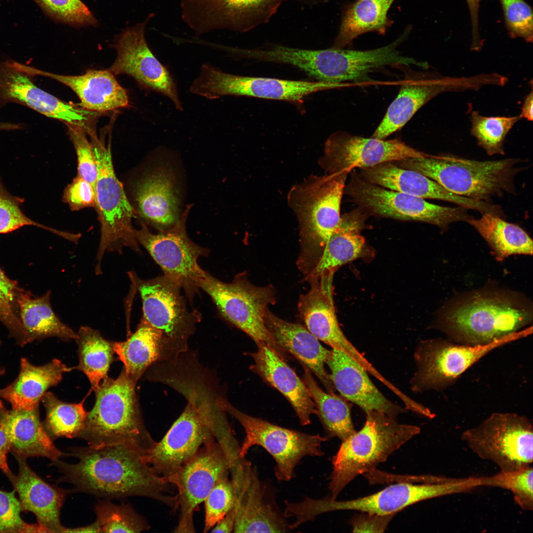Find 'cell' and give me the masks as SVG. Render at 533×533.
Instances as JSON below:
<instances>
[{
  "mask_svg": "<svg viewBox=\"0 0 533 533\" xmlns=\"http://www.w3.org/2000/svg\"><path fill=\"white\" fill-rule=\"evenodd\" d=\"M494 73L470 76H441L410 80L401 86L372 137L385 139L402 128L423 105L436 96L447 92L477 90L486 85H495Z\"/></svg>",
  "mask_w": 533,
  "mask_h": 533,
  "instance_id": "cell-21",
  "label": "cell"
},
{
  "mask_svg": "<svg viewBox=\"0 0 533 533\" xmlns=\"http://www.w3.org/2000/svg\"><path fill=\"white\" fill-rule=\"evenodd\" d=\"M218 404L224 411L235 418L244 430L240 456L245 457L251 447H262L274 459V474L279 481H289L294 478L296 466L305 457L324 455L322 444L328 439L326 436L286 428L252 417L222 398Z\"/></svg>",
  "mask_w": 533,
  "mask_h": 533,
  "instance_id": "cell-10",
  "label": "cell"
},
{
  "mask_svg": "<svg viewBox=\"0 0 533 533\" xmlns=\"http://www.w3.org/2000/svg\"><path fill=\"white\" fill-rule=\"evenodd\" d=\"M532 305L518 294L484 289L454 301L433 327L457 343L488 344L521 331L532 322Z\"/></svg>",
  "mask_w": 533,
  "mask_h": 533,
  "instance_id": "cell-2",
  "label": "cell"
},
{
  "mask_svg": "<svg viewBox=\"0 0 533 533\" xmlns=\"http://www.w3.org/2000/svg\"><path fill=\"white\" fill-rule=\"evenodd\" d=\"M265 321L274 340L313 372L326 391L334 393L335 389L330 374L325 367L331 350L325 348L305 326L283 320L268 308L266 310Z\"/></svg>",
  "mask_w": 533,
  "mask_h": 533,
  "instance_id": "cell-31",
  "label": "cell"
},
{
  "mask_svg": "<svg viewBox=\"0 0 533 533\" xmlns=\"http://www.w3.org/2000/svg\"><path fill=\"white\" fill-rule=\"evenodd\" d=\"M521 119L520 115L486 116L474 111L470 115V133L488 155H503L505 138L514 125Z\"/></svg>",
  "mask_w": 533,
  "mask_h": 533,
  "instance_id": "cell-43",
  "label": "cell"
},
{
  "mask_svg": "<svg viewBox=\"0 0 533 533\" xmlns=\"http://www.w3.org/2000/svg\"><path fill=\"white\" fill-rule=\"evenodd\" d=\"M469 10L472 26L471 48L478 50L482 45L479 30V9L480 0H466Z\"/></svg>",
  "mask_w": 533,
  "mask_h": 533,
  "instance_id": "cell-55",
  "label": "cell"
},
{
  "mask_svg": "<svg viewBox=\"0 0 533 533\" xmlns=\"http://www.w3.org/2000/svg\"><path fill=\"white\" fill-rule=\"evenodd\" d=\"M0 372H1V373H3V370H1V369H0Z\"/></svg>",
  "mask_w": 533,
  "mask_h": 533,
  "instance_id": "cell-62",
  "label": "cell"
},
{
  "mask_svg": "<svg viewBox=\"0 0 533 533\" xmlns=\"http://www.w3.org/2000/svg\"><path fill=\"white\" fill-rule=\"evenodd\" d=\"M268 0H186L185 16L194 28L226 27Z\"/></svg>",
  "mask_w": 533,
  "mask_h": 533,
  "instance_id": "cell-39",
  "label": "cell"
},
{
  "mask_svg": "<svg viewBox=\"0 0 533 533\" xmlns=\"http://www.w3.org/2000/svg\"><path fill=\"white\" fill-rule=\"evenodd\" d=\"M63 533H101V527L96 520L89 525L75 528L64 527Z\"/></svg>",
  "mask_w": 533,
  "mask_h": 533,
  "instance_id": "cell-59",
  "label": "cell"
},
{
  "mask_svg": "<svg viewBox=\"0 0 533 533\" xmlns=\"http://www.w3.org/2000/svg\"><path fill=\"white\" fill-rule=\"evenodd\" d=\"M349 174L342 171L311 175L288 193V205L296 217L299 230L297 265L304 276L340 221L342 198Z\"/></svg>",
  "mask_w": 533,
  "mask_h": 533,
  "instance_id": "cell-3",
  "label": "cell"
},
{
  "mask_svg": "<svg viewBox=\"0 0 533 533\" xmlns=\"http://www.w3.org/2000/svg\"><path fill=\"white\" fill-rule=\"evenodd\" d=\"M90 138L97 171L95 209L101 226V237L95 272L100 274L106 251H118L127 247L139 253L140 248L132 226L136 212L115 173L110 142L106 143L97 135Z\"/></svg>",
  "mask_w": 533,
  "mask_h": 533,
  "instance_id": "cell-7",
  "label": "cell"
},
{
  "mask_svg": "<svg viewBox=\"0 0 533 533\" xmlns=\"http://www.w3.org/2000/svg\"><path fill=\"white\" fill-rule=\"evenodd\" d=\"M472 487L468 478L435 477L413 484L399 482L373 494L347 500L331 497L320 498L317 508L321 513L338 510H355L381 515L395 514L406 507L425 500L469 491Z\"/></svg>",
  "mask_w": 533,
  "mask_h": 533,
  "instance_id": "cell-18",
  "label": "cell"
},
{
  "mask_svg": "<svg viewBox=\"0 0 533 533\" xmlns=\"http://www.w3.org/2000/svg\"><path fill=\"white\" fill-rule=\"evenodd\" d=\"M434 180L456 195L490 202L494 197L515 191L514 179L521 171L517 158L479 161L450 154L427 153L423 157L393 162Z\"/></svg>",
  "mask_w": 533,
  "mask_h": 533,
  "instance_id": "cell-5",
  "label": "cell"
},
{
  "mask_svg": "<svg viewBox=\"0 0 533 533\" xmlns=\"http://www.w3.org/2000/svg\"><path fill=\"white\" fill-rule=\"evenodd\" d=\"M353 517L350 523L353 532L382 533L395 514L381 515L360 512Z\"/></svg>",
  "mask_w": 533,
  "mask_h": 533,
  "instance_id": "cell-54",
  "label": "cell"
},
{
  "mask_svg": "<svg viewBox=\"0 0 533 533\" xmlns=\"http://www.w3.org/2000/svg\"><path fill=\"white\" fill-rule=\"evenodd\" d=\"M481 479L482 486L507 490L522 509L533 510V469L531 466L514 471H500L492 476L481 477Z\"/></svg>",
  "mask_w": 533,
  "mask_h": 533,
  "instance_id": "cell-45",
  "label": "cell"
},
{
  "mask_svg": "<svg viewBox=\"0 0 533 533\" xmlns=\"http://www.w3.org/2000/svg\"><path fill=\"white\" fill-rule=\"evenodd\" d=\"M198 286L210 296L226 320L256 344L267 345L286 360V351L272 338L265 321L266 309L276 301L272 285L253 284L245 273L238 274L230 282H224L206 271Z\"/></svg>",
  "mask_w": 533,
  "mask_h": 533,
  "instance_id": "cell-8",
  "label": "cell"
},
{
  "mask_svg": "<svg viewBox=\"0 0 533 533\" xmlns=\"http://www.w3.org/2000/svg\"><path fill=\"white\" fill-rule=\"evenodd\" d=\"M191 207L187 205L174 226L157 233L150 231L146 223L140 221V228L135 229V234L138 243L160 266L163 275L180 285L192 301L199 289L198 283L206 272L198 260L208 256L209 250L195 244L187 234L186 223Z\"/></svg>",
  "mask_w": 533,
  "mask_h": 533,
  "instance_id": "cell-13",
  "label": "cell"
},
{
  "mask_svg": "<svg viewBox=\"0 0 533 533\" xmlns=\"http://www.w3.org/2000/svg\"><path fill=\"white\" fill-rule=\"evenodd\" d=\"M41 401L46 410L43 424L53 441L63 437H78L88 415L83 406L84 400L79 403H68L59 400L53 393L47 391Z\"/></svg>",
  "mask_w": 533,
  "mask_h": 533,
  "instance_id": "cell-42",
  "label": "cell"
},
{
  "mask_svg": "<svg viewBox=\"0 0 533 533\" xmlns=\"http://www.w3.org/2000/svg\"><path fill=\"white\" fill-rule=\"evenodd\" d=\"M467 222L484 239L498 261L512 255L533 254V240L527 232L500 216L485 213L477 219L471 217Z\"/></svg>",
  "mask_w": 533,
  "mask_h": 533,
  "instance_id": "cell-38",
  "label": "cell"
},
{
  "mask_svg": "<svg viewBox=\"0 0 533 533\" xmlns=\"http://www.w3.org/2000/svg\"><path fill=\"white\" fill-rule=\"evenodd\" d=\"M344 86L343 83L235 75L205 63L191 84L190 90L208 99L230 95L244 96L300 103L310 94Z\"/></svg>",
  "mask_w": 533,
  "mask_h": 533,
  "instance_id": "cell-15",
  "label": "cell"
},
{
  "mask_svg": "<svg viewBox=\"0 0 533 533\" xmlns=\"http://www.w3.org/2000/svg\"><path fill=\"white\" fill-rule=\"evenodd\" d=\"M34 76L16 68L12 60L0 63V107L9 103L27 106L46 116L79 128L88 136L96 131L97 113L65 102L35 84Z\"/></svg>",
  "mask_w": 533,
  "mask_h": 533,
  "instance_id": "cell-22",
  "label": "cell"
},
{
  "mask_svg": "<svg viewBox=\"0 0 533 533\" xmlns=\"http://www.w3.org/2000/svg\"><path fill=\"white\" fill-rule=\"evenodd\" d=\"M55 22L75 27L96 26L98 21L81 0H33Z\"/></svg>",
  "mask_w": 533,
  "mask_h": 533,
  "instance_id": "cell-46",
  "label": "cell"
},
{
  "mask_svg": "<svg viewBox=\"0 0 533 533\" xmlns=\"http://www.w3.org/2000/svg\"><path fill=\"white\" fill-rule=\"evenodd\" d=\"M533 91L526 96L524 99L521 114H519L522 118H525L529 121H532L533 119Z\"/></svg>",
  "mask_w": 533,
  "mask_h": 533,
  "instance_id": "cell-58",
  "label": "cell"
},
{
  "mask_svg": "<svg viewBox=\"0 0 533 533\" xmlns=\"http://www.w3.org/2000/svg\"><path fill=\"white\" fill-rule=\"evenodd\" d=\"M462 440L479 457L508 472L529 466L533 460V429L527 417L513 413H494L476 426L466 429Z\"/></svg>",
  "mask_w": 533,
  "mask_h": 533,
  "instance_id": "cell-11",
  "label": "cell"
},
{
  "mask_svg": "<svg viewBox=\"0 0 533 533\" xmlns=\"http://www.w3.org/2000/svg\"><path fill=\"white\" fill-rule=\"evenodd\" d=\"M505 25L512 38H520L532 42L533 37V13L524 0H499Z\"/></svg>",
  "mask_w": 533,
  "mask_h": 533,
  "instance_id": "cell-50",
  "label": "cell"
},
{
  "mask_svg": "<svg viewBox=\"0 0 533 533\" xmlns=\"http://www.w3.org/2000/svg\"><path fill=\"white\" fill-rule=\"evenodd\" d=\"M134 182L133 207L137 215L158 231L168 229L178 221L182 213L181 189L170 164H154Z\"/></svg>",
  "mask_w": 533,
  "mask_h": 533,
  "instance_id": "cell-25",
  "label": "cell"
},
{
  "mask_svg": "<svg viewBox=\"0 0 533 533\" xmlns=\"http://www.w3.org/2000/svg\"><path fill=\"white\" fill-rule=\"evenodd\" d=\"M10 451L8 438L0 417V470L6 476L12 472L9 468L7 455Z\"/></svg>",
  "mask_w": 533,
  "mask_h": 533,
  "instance_id": "cell-56",
  "label": "cell"
},
{
  "mask_svg": "<svg viewBox=\"0 0 533 533\" xmlns=\"http://www.w3.org/2000/svg\"><path fill=\"white\" fill-rule=\"evenodd\" d=\"M395 0H356L345 10L333 47L343 48L368 32L384 35L393 24L387 14Z\"/></svg>",
  "mask_w": 533,
  "mask_h": 533,
  "instance_id": "cell-37",
  "label": "cell"
},
{
  "mask_svg": "<svg viewBox=\"0 0 533 533\" xmlns=\"http://www.w3.org/2000/svg\"><path fill=\"white\" fill-rule=\"evenodd\" d=\"M0 417L13 456L26 459L44 457L51 461L63 456L47 433L39 418L38 407L31 410H8L1 401Z\"/></svg>",
  "mask_w": 533,
  "mask_h": 533,
  "instance_id": "cell-33",
  "label": "cell"
},
{
  "mask_svg": "<svg viewBox=\"0 0 533 533\" xmlns=\"http://www.w3.org/2000/svg\"><path fill=\"white\" fill-rule=\"evenodd\" d=\"M77 334L79 363L75 368L86 375L94 391L108 377L115 353L114 342L88 326L80 327Z\"/></svg>",
  "mask_w": 533,
  "mask_h": 533,
  "instance_id": "cell-41",
  "label": "cell"
},
{
  "mask_svg": "<svg viewBox=\"0 0 533 533\" xmlns=\"http://www.w3.org/2000/svg\"><path fill=\"white\" fill-rule=\"evenodd\" d=\"M23 511L15 491L6 492L0 489V533H46L39 524H29L21 516Z\"/></svg>",
  "mask_w": 533,
  "mask_h": 533,
  "instance_id": "cell-51",
  "label": "cell"
},
{
  "mask_svg": "<svg viewBox=\"0 0 533 533\" xmlns=\"http://www.w3.org/2000/svg\"><path fill=\"white\" fill-rule=\"evenodd\" d=\"M344 193L368 217L429 224L446 231L451 224L471 218L468 209L429 203L425 199L372 184L353 171Z\"/></svg>",
  "mask_w": 533,
  "mask_h": 533,
  "instance_id": "cell-9",
  "label": "cell"
},
{
  "mask_svg": "<svg viewBox=\"0 0 533 533\" xmlns=\"http://www.w3.org/2000/svg\"><path fill=\"white\" fill-rule=\"evenodd\" d=\"M50 291L36 298L21 290L17 303L19 317L28 343L49 337L68 341L77 338V333L63 323L53 310Z\"/></svg>",
  "mask_w": 533,
  "mask_h": 533,
  "instance_id": "cell-36",
  "label": "cell"
},
{
  "mask_svg": "<svg viewBox=\"0 0 533 533\" xmlns=\"http://www.w3.org/2000/svg\"><path fill=\"white\" fill-rule=\"evenodd\" d=\"M1 320H2V317H1V312H0V321L1 322Z\"/></svg>",
  "mask_w": 533,
  "mask_h": 533,
  "instance_id": "cell-61",
  "label": "cell"
},
{
  "mask_svg": "<svg viewBox=\"0 0 533 533\" xmlns=\"http://www.w3.org/2000/svg\"><path fill=\"white\" fill-rule=\"evenodd\" d=\"M257 345V351L251 354L254 362L253 370L286 397L302 425L309 424L311 415L317 413L303 380L270 347L265 344Z\"/></svg>",
  "mask_w": 533,
  "mask_h": 533,
  "instance_id": "cell-32",
  "label": "cell"
},
{
  "mask_svg": "<svg viewBox=\"0 0 533 533\" xmlns=\"http://www.w3.org/2000/svg\"><path fill=\"white\" fill-rule=\"evenodd\" d=\"M427 155L398 139L385 140L365 138L339 131L330 135L324 144L319 166L326 173L347 171L372 167L379 164L423 157Z\"/></svg>",
  "mask_w": 533,
  "mask_h": 533,
  "instance_id": "cell-19",
  "label": "cell"
},
{
  "mask_svg": "<svg viewBox=\"0 0 533 533\" xmlns=\"http://www.w3.org/2000/svg\"><path fill=\"white\" fill-rule=\"evenodd\" d=\"M63 198L73 210L96 206L95 190L90 183L78 175L65 190Z\"/></svg>",
  "mask_w": 533,
  "mask_h": 533,
  "instance_id": "cell-53",
  "label": "cell"
},
{
  "mask_svg": "<svg viewBox=\"0 0 533 533\" xmlns=\"http://www.w3.org/2000/svg\"><path fill=\"white\" fill-rule=\"evenodd\" d=\"M24 199L8 192L0 177V234L8 233L26 226L42 228L63 236L64 232L45 226L32 220L23 212Z\"/></svg>",
  "mask_w": 533,
  "mask_h": 533,
  "instance_id": "cell-47",
  "label": "cell"
},
{
  "mask_svg": "<svg viewBox=\"0 0 533 533\" xmlns=\"http://www.w3.org/2000/svg\"><path fill=\"white\" fill-rule=\"evenodd\" d=\"M75 369L57 359L42 366H35L22 358L18 376L11 384L0 389V398L10 403L12 409H33L38 407L47 389L61 381L64 373Z\"/></svg>",
  "mask_w": 533,
  "mask_h": 533,
  "instance_id": "cell-34",
  "label": "cell"
},
{
  "mask_svg": "<svg viewBox=\"0 0 533 533\" xmlns=\"http://www.w3.org/2000/svg\"><path fill=\"white\" fill-rule=\"evenodd\" d=\"M521 331L488 344L469 345L443 339L420 341L414 355L417 369L410 380L415 393L442 390L452 384L468 369L498 347L526 337Z\"/></svg>",
  "mask_w": 533,
  "mask_h": 533,
  "instance_id": "cell-12",
  "label": "cell"
},
{
  "mask_svg": "<svg viewBox=\"0 0 533 533\" xmlns=\"http://www.w3.org/2000/svg\"><path fill=\"white\" fill-rule=\"evenodd\" d=\"M207 406L198 403L196 396H190L184 411L164 437L145 455L153 471L167 481L206 442L215 438L213 429L216 415Z\"/></svg>",
  "mask_w": 533,
  "mask_h": 533,
  "instance_id": "cell-16",
  "label": "cell"
},
{
  "mask_svg": "<svg viewBox=\"0 0 533 533\" xmlns=\"http://www.w3.org/2000/svg\"><path fill=\"white\" fill-rule=\"evenodd\" d=\"M149 19L123 30L116 36L114 46L117 56L108 70L114 75L131 76L141 87L166 96L177 109L183 111L173 76L155 57L147 42L145 28Z\"/></svg>",
  "mask_w": 533,
  "mask_h": 533,
  "instance_id": "cell-20",
  "label": "cell"
},
{
  "mask_svg": "<svg viewBox=\"0 0 533 533\" xmlns=\"http://www.w3.org/2000/svg\"><path fill=\"white\" fill-rule=\"evenodd\" d=\"M2 373H1V372H0V375L2 374Z\"/></svg>",
  "mask_w": 533,
  "mask_h": 533,
  "instance_id": "cell-63",
  "label": "cell"
},
{
  "mask_svg": "<svg viewBox=\"0 0 533 533\" xmlns=\"http://www.w3.org/2000/svg\"><path fill=\"white\" fill-rule=\"evenodd\" d=\"M235 491L228 475L222 478L204 501L205 520L203 532L207 533L234 507Z\"/></svg>",
  "mask_w": 533,
  "mask_h": 533,
  "instance_id": "cell-49",
  "label": "cell"
},
{
  "mask_svg": "<svg viewBox=\"0 0 533 533\" xmlns=\"http://www.w3.org/2000/svg\"><path fill=\"white\" fill-rule=\"evenodd\" d=\"M19 128L18 123L0 122V131H11L17 130Z\"/></svg>",
  "mask_w": 533,
  "mask_h": 533,
  "instance_id": "cell-60",
  "label": "cell"
},
{
  "mask_svg": "<svg viewBox=\"0 0 533 533\" xmlns=\"http://www.w3.org/2000/svg\"><path fill=\"white\" fill-rule=\"evenodd\" d=\"M333 276L324 274L309 282L308 291L299 297V316L305 328L319 341L332 349L344 352L379 379L381 374L348 341L341 329L334 303Z\"/></svg>",
  "mask_w": 533,
  "mask_h": 533,
  "instance_id": "cell-24",
  "label": "cell"
},
{
  "mask_svg": "<svg viewBox=\"0 0 533 533\" xmlns=\"http://www.w3.org/2000/svg\"><path fill=\"white\" fill-rule=\"evenodd\" d=\"M130 276L141 298L142 318L162 333L177 359L186 351L200 314L190 311L182 287L164 275L147 280Z\"/></svg>",
  "mask_w": 533,
  "mask_h": 533,
  "instance_id": "cell-14",
  "label": "cell"
},
{
  "mask_svg": "<svg viewBox=\"0 0 533 533\" xmlns=\"http://www.w3.org/2000/svg\"><path fill=\"white\" fill-rule=\"evenodd\" d=\"M365 180L391 190L423 199L441 200L481 214L493 211L490 202L477 201L453 193L434 180L415 171L401 167L393 162L360 169Z\"/></svg>",
  "mask_w": 533,
  "mask_h": 533,
  "instance_id": "cell-26",
  "label": "cell"
},
{
  "mask_svg": "<svg viewBox=\"0 0 533 533\" xmlns=\"http://www.w3.org/2000/svg\"><path fill=\"white\" fill-rule=\"evenodd\" d=\"M229 474L235 491L233 533H284L291 530L290 523L249 461L246 460Z\"/></svg>",
  "mask_w": 533,
  "mask_h": 533,
  "instance_id": "cell-23",
  "label": "cell"
},
{
  "mask_svg": "<svg viewBox=\"0 0 533 533\" xmlns=\"http://www.w3.org/2000/svg\"><path fill=\"white\" fill-rule=\"evenodd\" d=\"M14 456L18 473L11 472L6 477L18 494L23 511L32 512L46 533H63L61 509L71 491L46 483L30 467L26 458Z\"/></svg>",
  "mask_w": 533,
  "mask_h": 533,
  "instance_id": "cell-28",
  "label": "cell"
},
{
  "mask_svg": "<svg viewBox=\"0 0 533 533\" xmlns=\"http://www.w3.org/2000/svg\"><path fill=\"white\" fill-rule=\"evenodd\" d=\"M63 453L76 458L75 463L52 461L62 474L59 481L74 487L75 492L106 499L139 496L152 499L178 509L172 485L156 474L144 455L123 444L100 447H73Z\"/></svg>",
  "mask_w": 533,
  "mask_h": 533,
  "instance_id": "cell-1",
  "label": "cell"
},
{
  "mask_svg": "<svg viewBox=\"0 0 533 533\" xmlns=\"http://www.w3.org/2000/svg\"><path fill=\"white\" fill-rule=\"evenodd\" d=\"M94 510L101 533H140L150 529L145 518L129 503L117 505L102 500Z\"/></svg>",
  "mask_w": 533,
  "mask_h": 533,
  "instance_id": "cell-44",
  "label": "cell"
},
{
  "mask_svg": "<svg viewBox=\"0 0 533 533\" xmlns=\"http://www.w3.org/2000/svg\"><path fill=\"white\" fill-rule=\"evenodd\" d=\"M235 519L234 507L211 529V533H230L233 532Z\"/></svg>",
  "mask_w": 533,
  "mask_h": 533,
  "instance_id": "cell-57",
  "label": "cell"
},
{
  "mask_svg": "<svg viewBox=\"0 0 533 533\" xmlns=\"http://www.w3.org/2000/svg\"><path fill=\"white\" fill-rule=\"evenodd\" d=\"M19 70L33 76L55 79L70 87L78 97L82 107L90 111L104 113L129 105L126 90L109 70L87 71L79 76H65L43 71L14 62Z\"/></svg>",
  "mask_w": 533,
  "mask_h": 533,
  "instance_id": "cell-29",
  "label": "cell"
},
{
  "mask_svg": "<svg viewBox=\"0 0 533 533\" xmlns=\"http://www.w3.org/2000/svg\"><path fill=\"white\" fill-rule=\"evenodd\" d=\"M136 382L123 369L118 377L108 376L94 390L95 402L78 438L88 446L123 444L144 456L155 442L146 429L136 392Z\"/></svg>",
  "mask_w": 533,
  "mask_h": 533,
  "instance_id": "cell-4",
  "label": "cell"
},
{
  "mask_svg": "<svg viewBox=\"0 0 533 533\" xmlns=\"http://www.w3.org/2000/svg\"><path fill=\"white\" fill-rule=\"evenodd\" d=\"M230 463L215 438L206 442L195 456L168 479L177 490L180 515L174 532H195L194 512L224 477L229 474Z\"/></svg>",
  "mask_w": 533,
  "mask_h": 533,
  "instance_id": "cell-17",
  "label": "cell"
},
{
  "mask_svg": "<svg viewBox=\"0 0 533 533\" xmlns=\"http://www.w3.org/2000/svg\"><path fill=\"white\" fill-rule=\"evenodd\" d=\"M67 126L76 153L77 175L90 183L95 190L97 171L91 143L84 130L70 125Z\"/></svg>",
  "mask_w": 533,
  "mask_h": 533,
  "instance_id": "cell-52",
  "label": "cell"
},
{
  "mask_svg": "<svg viewBox=\"0 0 533 533\" xmlns=\"http://www.w3.org/2000/svg\"><path fill=\"white\" fill-rule=\"evenodd\" d=\"M114 350L127 375L136 383L154 363L174 360L163 335L143 318L126 341L114 342Z\"/></svg>",
  "mask_w": 533,
  "mask_h": 533,
  "instance_id": "cell-35",
  "label": "cell"
},
{
  "mask_svg": "<svg viewBox=\"0 0 533 533\" xmlns=\"http://www.w3.org/2000/svg\"><path fill=\"white\" fill-rule=\"evenodd\" d=\"M303 380L310 393L327 438L336 437L343 441L353 434L356 431L348 403L335 393L324 391L305 367Z\"/></svg>",
  "mask_w": 533,
  "mask_h": 533,
  "instance_id": "cell-40",
  "label": "cell"
},
{
  "mask_svg": "<svg viewBox=\"0 0 533 533\" xmlns=\"http://www.w3.org/2000/svg\"><path fill=\"white\" fill-rule=\"evenodd\" d=\"M21 291L16 282L8 278L0 268L1 322L7 328L17 343L23 346L27 343V341L25 330L18 315L17 299Z\"/></svg>",
  "mask_w": 533,
  "mask_h": 533,
  "instance_id": "cell-48",
  "label": "cell"
},
{
  "mask_svg": "<svg viewBox=\"0 0 533 533\" xmlns=\"http://www.w3.org/2000/svg\"><path fill=\"white\" fill-rule=\"evenodd\" d=\"M363 427L342 441L333 457L329 489L332 499L358 475L368 473L385 461L420 431L419 427L401 424L385 414L366 413Z\"/></svg>",
  "mask_w": 533,
  "mask_h": 533,
  "instance_id": "cell-6",
  "label": "cell"
},
{
  "mask_svg": "<svg viewBox=\"0 0 533 533\" xmlns=\"http://www.w3.org/2000/svg\"><path fill=\"white\" fill-rule=\"evenodd\" d=\"M368 217L359 208L342 215L338 226L305 280L309 283L324 274H334L343 265L371 257V250L361 234Z\"/></svg>",
  "mask_w": 533,
  "mask_h": 533,
  "instance_id": "cell-30",
  "label": "cell"
},
{
  "mask_svg": "<svg viewBox=\"0 0 533 533\" xmlns=\"http://www.w3.org/2000/svg\"><path fill=\"white\" fill-rule=\"evenodd\" d=\"M326 364L335 390L365 413L376 411L395 419L406 411L387 399L372 383L367 371L344 352L332 349Z\"/></svg>",
  "mask_w": 533,
  "mask_h": 533,
  "instance_id": "cell-27",
  "label": "cell"
}]
</instances>
